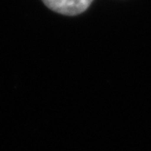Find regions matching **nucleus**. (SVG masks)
Segmentation results:
<instances>
[{"mask_svg":"<svg viewBox=\"0 0 151 151\" xmlns=\"http://www.w3.org/2000/svg\"><path fill=\"white\" fill-rule=\"evenodd\" d=\"M94 0H42L50 10L62 15H79L91 6Z\"/></svg>","mask_w":151,"mask_h":151,"instance_id":"f257e3e1","label":"nucleus"}]
</instances>
